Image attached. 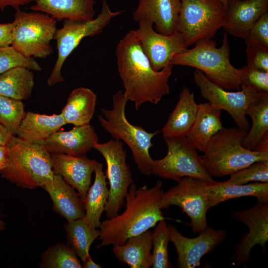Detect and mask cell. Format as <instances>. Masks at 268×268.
Returning a JSON list of instances; mask_svg holds the SVG:
<instances>
[{
    "instance_id": "d4e9b609",
    "label": "cell",
    "mask_w": 268,
    "mask_h": 268,
    "mask_svg": "<svg viewBox=\"0 0 268 268\" xmlns=\"http://www.w3.org/2000/svg\"><path fill=\"white\" fill-rule=\"evenodd\" d=\"M198 107L194 93L188 88L184 87L177 104L161 130L162 136H186L196 119Z\"/></svg>"
},
{
    "instance_id": "7c38bea8",
    "label": "cell",
    "mask_w": 268,
    "mask_h": 268,
    "mask_svg": "<svg viewBox=\"0 0 268 268\" xmlns=\"http://www.w3.org/2000/svg\"><path fill=\"white\" fill-rule=\"evenodd\" d=\"M94 148L102 154L107 164L109 195L105 211L107 218H112L125 204L129 187L134 183L132 172L126 162V151L122 141L112 138L105 143L97 142Z\"/></svg>"
},
{
    "instance_id": "ac0fdd59",
    "label": "cell",
    "mask_w": 268,
    "mask_h": 268,
    "mask_svg": "<svg viewBox=\"0 0 268 268\" xmlns=\"http://www.w3.org/2000/svg\"><path fill=\"white\" fill-rule=\"evenodd\" d=\"M55 174L63 177L84 201L91 181V175L98 161L86 155L71 156L64 153H51Z\"/></svg>"
},
{
    "instance_id": "60d3db41",
    "label": "cell",
    "mask_w": 268,
    "mask_h": 268,
    "mask_svg": "<svg viewBox=\"0 0 268 268\" xmlns=\"http://www.w3.org/2000/svg\"><path fill=\"white\" fill-rule=\"evenodd\" d=\"M13 25V22L0 23V47L11 44Z\"/></svg>"
},
{
    "instance_id": "7bdbcfd3",
    "label": "cell",
    "mask_w": 268,
    "mask_h": 268,
    "mask_svg": "<svg viewBox=\"0 0 268 268\" xmlns=\"http://www.w3.org/2000/svg\"><path fill=\"white\" fill-rule=\"evenodd\" d=\"M9 151L6 145L0 146V170L5 168L8 163Z\"/></svg>"
},
{
    "instance_id": "2e32d148",
    "label": "cell",
    "mask_w": 268,
    "mask_h": 268,
    "mask_svg": "<svg viewBox=\"0 0 268 268\" xmlns=\"http://www.w3.org/2000/svg\"><path fill=\"white\" fill-rule=\"evenodd\" d=\"M232 216L249 228L236 245V251L231 259L237 265L245 266L255 246L259 245L262 251H265L268 240V202L258 201L252 207L235 212Z\"/></svg>"
},
{
    "instance_id": "d590c367",
    "label": "cell",
    "mask_w": 268,
    "mask_h": 268,
    "mask_svg": "<svg viewBox=\"0 0 268 268\" xmlns=\"http://www.w3.org/2000/svg\"><path fill=\"white\" fill-rule=\"evenodd\" d=\"M17 67H23L33 71L42 70L33 58L24 57L10 45L0 47V74Z\"/></svg>"
},
{
    "instance_id": "e0dca14e",
    "label": "cell",
    "mask_w": 268,
    "mask_h": 268,
    "mask_svg": "<svg viewBox=\"0 0 268 268\" xmlns=\"http://www.w3.org/2000/svg\"><path fill=\"white\" fill-rule=\"evenodd\" d=\"M99 137L93 127L89 124L75 126L67 131H57L37 142L50 153H64L82 156L94 148Z\"/></svg>"
},
{
    "instance_id": "6da1fadb",
    "label": "cell",
    "mask_w": 268,
    "mask_h": 268,
    "mask_svg": "<svg viewBox=\"0 0 268 268\" xmlns=\"http://www.w3.org/2000/svg\"><path fill=\"white\" fill-rule=\"evenodd\" d=\"M116 55L124 94L128 101L134 103L136 110L146 102L157 104L169 94L168 81L173 65L154 70L141 47L135 30L130 31L119 41Z\"/></svg>"
},
{
    "instance_id": "f1b7e54d",
    "label": "cell",
    "mask_w": 268,
    "mask_h": 268,
    "mask_svg": "<svg viewBox=\"0 0 268 268\" xmlns=\"http://www.w3.org/2000/svg\"><path fill=\"white\" fill-rule=\"evenodd\" d=\"M94 172L95 180L88 189L84 201V207L86 220L92 227L97 228L101 224L100 219L105 211L109 192L102 164L98 162Z\"/></svg>"
},
{
    "instance_id": "bcb514c9",
    "label": "cell",
    "mask_w": 268,
    "mask_h": 268,
    "mask_svg": "<svg viewBox=\"0 0 268 268\" xmlns=\"http://www.w3.org/2000/svg\"><path fill=\"white\" fill-rule=\"evenodd\" d=\"M83 262L82 267L84 268H101L102 267L94 262L90 256H88Z\"/></svg>"
},
{
    "instance_id": "ab89813d",
    "label": "cell",
    "mask_w": 268,
    "mask_h": 268,
    "mask_svg": "<svg viewBox=\"0 0 268 268\" xmlns=\"http://www.w3.org/2000/svg\"><path fill=\"white\" fill-rule=\"evenodd\" d=\"M248 66L268 72V48L256 45H246Z\"/></svg>"
},
{
    "instance_id": "8fae6325",
    "label": "cell",
    "mask_w": 268,
    "mask_h": 268,
    "mask_svg": "<svg viewBox=\"0 0 268 268\" xmlns=\"http://www.w3.org/2000/svg\"><path fill=\"white\" fill-rule=\"evenodd\" d=\"M208 182L192 177L182 178L177 185L163 192L160 208L180 207L189 217L188 225L193 232L199 233L208 227L206 214L210 208L206 190Z\"/></svg>"
},
{
    "instance_id": "7402d4cb",
    "label": "cell",
    "mask_w": 268,
    "mask_h": 268,
    "mask_svg": "<svg viewBox=\"0 0 268 268\" xmlns=\"http://www.w3.org/2000/svg\"><path fill=\"white\" fill-rule=\"evenodd\" d=\"M30 9L57 20L87 21L95 18V0H33Z\"/></svg>"
},
{
    "instance_id": "277c9868",
    "label": "cell",
    "mask_w": 268,
    "mask_h": 268,
    "mask_svg": "<svg viewBox=\"0 0 268 268\" xmlns=\"http://www.w3.org/2000/svg\"><path fill=\"white\" fill-rule=\"evenodd\" d=\"M247 133L239 128L223 127L211 138L201 158L211 177L230 175L255 162L268 160V151L249 150L242 146Z\"/></svg>"
},
{
    "instance_id": "603a6c76",
    "label": "cell",
    "mask_w": 268,
    "mask_h": 268,
    "mask_svg": "<svg viewBox=\"0 0 268 268\" xmlns=\"http://www.w3.org/2000/svg\"><path fill=\"white\" fill-rule=\"evenodd\" d=\"M221 110L209 103L198 104L196 119L186 136L197 150L204 152L211 138L223 127Z\"/></svg>"
},
{
    "instance_id": "74e56055",
    "label": "cell",
    "mask_w": 268,
    "mask_h": 268,
    "mask_svg": "<svg viewBox=\"0 0 268 268\" xmlns=\"http://www.w3.org/2000/svg\"><path fill=\"white\" fill-rule=\"evenodd\" d=\"M241 69V88H248L259 93H268V72L249 66Z\"/></svg>"
},
{
    "instance_id": "f6af8a7d",
    "label": "cell",
    "mask_w": 268,
    "mask_h": 268,
    "mask_svg": "<svg viewBox=\"0 0 268 268\" xmlns=\"http://www.w3.org/2000/svg\"><path fill=\"white\" fill-rule=\"evenodd\" d=\"M254 150L268 151V132L265 134L256 145Z\"/></svg>"
},
{
    "instance_id": "ffe728a7",
    "label": "cell",
    "mask_w": 268,
    "mask_h": 268,
    "mask_svg": "<svg viewBox=\"0 0 268 268\" xmlns=\"http://www.w3.org/2000/svg\"><path fill=\"white\" fill-rule=\"evenodd\" d=\"M180 6L181 0H139L133 19L150 21L157 32L169 35L178 31Z\"/></svg>"
},
{
    "instance_id": "ee69618b",
    "label": "cell",
    "mask_w": 268,
    "mask_h": 268,
    "mask_svg": "<svg viewBox=\"0 0 268 268\" xmlns=\"http://www.w3.org/2000/svg\"><path fill=\"white\" fill-rule=\"evenodd\" d=\"M13 136L6 128L0 124V146L6 145Z\"/></svg>"
},
{
    "instance_id": "7a4b0ae2",
    "label": "cell",
    "mask_w": 268,
    "mask_h": 268,
    "mask_svg": "<svg viewBox=\"0 0 268 268\" xmlns=\"http://www.w3.org/2000/svg\"><path fill=\"white\" fill-rule=\"evenodd\" d=\"M162 187L160 180L150 188L144 185L137 189L136 184L133 183L125 198L124 212L101 222L99 237L101 242L97 248L123 245L129 238L149 230L165 219L159 206L164 192Z\"/></svg>"
},
{
    "instance_id": "cb8c5ba5",
    "label": "cell",
    "mask_w": 268,
    "mask_h": 268,
    "mask_svg": "<svg viewBox=\"0 0 268 268\" xmlns=\"http://www.w3.org/2000/svg\"><path fill=\"white\" fill-rule=\"evenodd\" d=\"M206 193L210 208L228 200L255 197L258 201L268 202V182L236 185L214 180L208 182Z\"/></svg>"
},
{
    "instance_id": "f546056e",
    "label": "cell",
    "mask_w": 268,
    "mask_h": 268,
    "mask_svg": "<svg viewBox=\"0 0 268 268\" xmlns=\"http://www.w3.org/2000/svg\"><path fill=\"white\" fill-rule=\"evenodd\" d=\"M34 86V75L26 68L14 67L0 74V95L26 100L30 97Z\"/></svg>"
},
{
    "instance_id": "9c48e42d",
    "label": "cell",
    "mask_w": 268,
    "mask_h": 268,
    "mask_svg": "<svg viewBox=\"0 0 268 268\" xmlns=\"http://www.w3.org/2000/svg\"><path fill=\"white\" fill-rule=\"evenodd\" d=\"M167 153L163 158L154 160L151 174L177 183L184 177L214 180L204 166L201 156L186 136L164 137Z\"/></svg>"
},
{
    "instance_id": "3957f363",
    "label": "cell",
    "mask_w": 268,
    "mask_h": 268,
    "mask_svg": "<svg viewBox=\"0 0 268 268\" xmlns=\"http://www.w3.org/2000/svg\"><path fill=\"white\" fill-rule=\"evenodd\" d=\"M222 42L221 46L217 48L215 42L211 39L201 40L195 44L194 48L175 55L170 64L193 67L223 89L239 90L241 69L230 63V46L226 32Z\"/></svg>"
},
{
    "instance_id": "5bb4252c",
    "label": "cell",
    "mask_w": 268,
    "mask_h": 268,
    "mask_svg": "<svg viewBox=\"0 0 268 268\" xmlns=\"http://www.w3.org/2000/svg\"><path fill=\"white\" fill-rule=\"evenodd\" d=\"M135 30L141 47L153 69L159 71L170 65L175 55L184 52L188 47L181 33L176 31L164 35L154 29L152 22L141 20Z\"/></svg>"
},
{
    "instance_id": "4fadbf2b",
    "label": "cell",
    "mask_w": 268,
    "mask_h": 268,
    "mask_svg": "<svg viewBox=\"0 0 268 268\" xmlns=\"http://www.w3.org/2000/svg\"><path fill=\"white\" fill-rule=\"evenodd\" d=\"M194 79L201 95L220 110L227 112L238 128L247 131L250 124L246 118L248 106L259 99L262 93L248 88L236 91L227 90L210 81L200 70L196 69Z\"/></svg>"
},
{
    "instance_id": "30bf717a",
    "label": "cell",
    "mask_w": 268,
    "mask_h": 268,
    "mask_svg": "<svg viewBox=\"0 0 268 268\" xmlns=\"http://www.w3.org/2000/svg\"><path fill=\"white\" fill-rule=\"evenodd\" d=\"M226 9L220 0H181L177 31L188 47L213 38L222 27Z\"/></svg>"
},
{
    "instance_id": "8d00e7d4",
    "label": "cell",
    "mask_w": 268,
    "mask_h": 268,
    "mask_svg": "<svg viewBox=\"0 0 268 268\" xmlns=\"http://www.w3.org/2000/svg\"><path fill=\"white\" fill-rule=\"evenodd\" d=\"M228 182L236 185L251 182H268V160L255 162L230 175Z\"/></svg>"
},
{
    "instance_id": "8992f818",
    "label": "cell",
    "mask_w": 268,
    "mask_h": 268,
    "mask_svg": "<svg viewBox=\"0 0 268 268\" xmlns=\"http://www.w3.org/2000/svg\"><path fill=\"white\" fill-rule=\"evenodd\" d=\"M128 101L124 92L118 91L113 96L112 108H101L103 116L98 115V120L101 127L113 138L127 144L138 170L143 175H148L151 174L154 160L149 153L153 146L151 140L160 131L149 133L129 122L125 113Z\"/></svg>"
},
{
    "instance_id": "5b68a950",
    "label": "cell",
    "mask_w": 268,
    "mask_h": 268,
    "mask_svg": "<svg viewBox=\"0 0 268 268\" xmlns=\"http://www.w3.org/2000/svg\"><path fill=\"white\" fill-rule=\"evenodd\" d=\"M6 146L9 158L7 166L0 170L2 177L29 189L42 187L53 180L51 154L42 145L14 136Z\"/></svg>"
},
{
    "instance_id": "836d02e7",
    "label": "cell",
    "mask_w": 268,
    "mask_h": 268,
    "mask_svg": "<svg viewBox=\"0 0 268 268\" xmlns=\"http://www.w3.org/2000/svg\"><path fill=\"white\" fill-rule=\"evenodd\" d=\"M153 268H172L169 260L168 245L170 241L168 226L163 219L159 221L152 232Z\"/></svg>"
},
{
    "instance_id": "83f0119b",
    "label": "cell",
    "mask_w": 268,
    "mask_h": 268,
    "mask_svg": "<svg viewBox=\"0 0 268 268\" xmlns=\"http://www.w3.org/2000/svg\"><path fill=\"white\" fill-rule=\"evenodd\" d=\"M97 96L90 89L73 90L61 113L66 124L81 126L90 124L95 110Z\"/></svg>"
},
{
    "instance_id": "4dcf8cb0",
    "label": "cell",
    "mask_w": 268,
    "mask_h": 268,
    "mask_svg": "<svg viewBox=\"0 0 268 268\" xmlns=\"http://www.w3.org/2000/svg\"><path fill=\"white\" fill-rule=\"evenodd\" d=\"M68 246L82 261L88 256L91 246L99 237L100 230L92 227L85 216L69 222L64 226Z\"/></svg>"
},
{
    "instance_id": "7dc6e473",
    "label": "cell",
    "mask_w": 268,
    "mask_h": 268,
    "mask_svg": "<svg viewBox=\"0 0 268 268\" xmlns=\"http://www.w3.org/2000/svg\"><path fill=\"white\" fill-rule=\"evenodd\" d=\"M5 223L1 220H0V232L1 231L4 229Z\"/></svg>"
},
{
    "instance_id": "d6a6232c",
    "label": "cell",
    "mask_w": 268,
    "mask_h": 268,
    "mask_svg": "<svg viewBox=\"0 0 268 268\" xmlns=\"http://www.w3.org/2000/svg\"><path fill=\"white\" fill-rule=\"evenodd\" d=\"M41 268H82L77 256L68 246L58 243L49 247L42 256Z\"/></svg>"
},
{
    "instance_id": "484cf974",
    "label": "cell",
    "mask_w": 268,
    "mask_h": 268,
    "mask_svg": "<svg viewBox=\"0 0 268 268\" xmlns=\"http://www.w3.org/2000/svg\"><path fill=\"white\" fill-rule=\"evenodd\" d=\"M152 232L148 230L123 245L113 246L112 251L120 262L131 268H149L152 265Z\"/></svg>"
},
{
    "instance_id": "44dd1931",
    "label": "cell",
    "mask_w": 268,
    "mask_h": 268,
    "mask_svg": "<svg viewBox=\"0 0 268 268\" xmlns=\"http://www.w3.org/2000/svg\"><path fill=\"white\" fill-rule=\"evenodd\" d=\"M49 194L53 209L68 222L85 216L84 201L78 193L58 174L42 187Z\"/></svg>"
},
{
    "instance_id": "ba28073f",
    "label": "cell",
    "mask_w": 268,
    "mask_h": 268,
    "mask_svg": "<svg viewBox=\"0 0 268 268\" xmlns=\"http://www.w3.org/2000/svg\"><path fill=\"white\" fill-rule=\"evenodd\" d=\"M101 12L96 17L87 21L65 19L63 27L57 29L54 39L56 40L58 57L47 79L49 86L64 81L61 73L63 64L83 38L100 34L113 18L123 12L121 10L113 11L107 0H101Z\"/></svg>"
},
{
    "instance_id": "4316f807",
    "label": "cell",
    "mask_w": 268,
    "mask_h": 268,
    "mask_svg": "<svg viewBox=\"0 0 268 268\" xmlns=\"http://www.w3.org/2000/svg\"><path fill=\"white\" fill-rule=\"evenodd\" d=\"M66 124L61 114L50 116L27 112L19 126L16 135L24 141L37 143L58 131Z\"/></svg>"
},
{
    "instance_id": "9a60e30c",
    "label": "cell",
    "mask_w": 268,
    "mask_h": 268,
    "mask_svg": "<svg viewBox=\"0 0 268 268\" xmlns=\"http://www.w3.org/2000/svg\"><path fill=\"white\" fill-rule=\"evenodd\" d=\"M170 241L177 253L176 267L178 268H195L200 265L201 260L211 252L225 239L227 232L224 229H214L207 227L195 238L183 236L173 225H168Z\"/></svg>"
},
{
    "instance_id": "f35d334b",
    "label": "cell",
    "mask_w": 268,
    "mask_h": 268,
    "mask_svg": "<svg viewBox=\"0 0 268 268\" xmlns=\"http://www.w3.org/2000/svg\"><path fill=\"white\" fill-rule=\"evenodd\" d=\"M244 39L246 45L268 48V12L263 14L256 21Z\"/></svg>"
},
{
    "instance_id": "c3c4849f",
    "label": "cell",
    "mask_w": 268,
    "mask_h": 268,
    "mask_svg": "<svg viewBox=\"0 0 268 268\" xmlns=\"http://www.w3.org/2000/svg\"><path fill=\"white\" fill-rule=\"evenodd\" d=\"M222 2V3L223 4V5L225 6V7L226 8H227V0H220Z\"/></svg>"
},
{
    "instance_id": "52a82bcc",
    "label": "cell",
    "mask_w": 268,
    "mask_h": 268,
    "mask_svg": "<svg viewBox=\"0 0 268 268\" xmlns=\"http://www.w3.org/2000/svg\"><path fill=\"white\" fill-rule=\"evenodd\" d=\"M10 45L24 57L46 58L53 52L57 20L40 12L16 11Z\"/></svg>"
},
{
    "instance_id": "b9f144b4",
    "label": "cell",
    "mask_w": 268,
    "mask_h": 268,
    "mask_svg": "<svg viewBox=\"0 0 268 268\" xmlns=\"http://www.w3.org/2000/svg\"><path fill=\"white\" fill-rule=\"evenodd\" d=\"M33 0H0V9L3 11L9 6L14 8L16 11L20 9V7L28 4Z\"/></svg>"
},
{
    "instance_id": "e575fe53",
    "label": "cell",
    "mask_w": 268,
    "mask_h": 268,
    "mask_svg": "<svg viewBox=\"0 0 268 268\" xmlns=\"http://www.w3.org/2000/svg\"><path fill=\"white\" fill-rule=\"evenodd\" d=\"M24 104L22 100L0 95V124L15 136L24 118Z\"/></svg>"
},
{
    "instance_id": "d6986e66",
    "label": "cell",
    "mask_w": 268,
    "mask_h": 268,
    "mask_svg": "<svg viewBox=\"0 0 268 268\" xmlns=\"http://www.w3.org/2000/svg\"><path fill=\"white\" fill-rule=\"evenodd\" d=\"M268 11V0H227L222 27L236 37L244 38L256 21Z\"/></svg>"
},
{
    "instance_id": "1f68e13d",
    "label": "cell",
    "mask_w": 268,
    "mask_h": 268,
    "mask_svg": "<svg viewBox=\"0 0 268 268\" xmlns=\"http://www.w3.org/2000/svg\"><path fill=\"white\" fill-rule=\"evenodd\" d=\"M246 114L251 118L252 125L243 139L242 145L246 149L254 150L268 132V93H262L258 100L248 106Z\"/></svg>"
}]
</instances>
